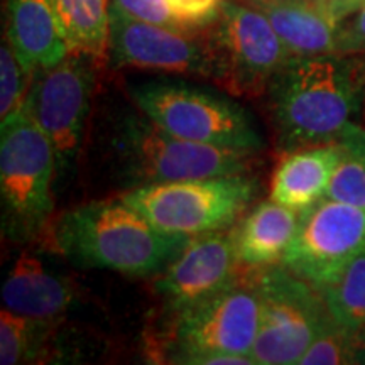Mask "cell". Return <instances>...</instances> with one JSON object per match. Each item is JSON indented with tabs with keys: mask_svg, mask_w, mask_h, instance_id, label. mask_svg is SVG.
Instances as JSON below:
<instances>
[{
	"mask_svg": "<svg viewBox=\"0 0 365 365\" xmlns=\"http://www.w3.org/2000/svg\"><path fill=\"white\" fill-rule=\"evenodd\" d=\"M267 93L274 125L287 150L336 143L364 108L365 54L291 58Z\"/></svg>",
	"mask_w": 365,
	"mask_h": 365,
	"instance_id": "1",
	"label": "cell"
},
{
	"mask_svg": "<svg viewBox=\"0 0 365 365\" xmlns=\"http://www.w3.org/2000/svg\"><path fill=\"white\" fill-rule=\"evenodd\" d=\"M191 239L161 232L124 200L80 205L59 217L54 244L85 269L158 276Z\"/></svg>",
	"mask_w": 365,
	"mask_h": 365,
	"instance_id": "2",
	"label": "cell"
},
{
	"mask_svg": "<svg viewBox=\"0 0 365 365\" xmlns=\"http://www.w3.org/2000/svg\"><path fill=\"white\" fill-rule=\"evenodd\" d=\"M56 158L48 135L24 108L0 124L2 234L24 244L44 230L54 208Z\"/></svg>",
	"mask_w": 365,
	"mask_h": 365,
	"instance_id": "3",
	"label": "cell"
},
{
	"mask_svg": "<svg viewBox=\"0 0 365 365\" xmlns=\"http://www.w3.org/2000/svg\"><path fill=\"white\" fill-rule=\"evenodd\" d=\"M112 145L122 170L135 186L249 173L255 154L181 139L140 110L122 117Z\"/></svg>",
	"mask_w": 365,
	"mask_h": 365,
	"instance_id": "4",
	"label": "cell"
},
{
	"mask_svg": "<svg viewBox=\"0 0 365 365\" xmlns=\"http://www.w3.org/2000/svg\"><path fill=\"white\" fill-rule=\"evenodd\" d=\"M247 173L135 186L120 198L161 232L193 237L230 228L257 196Z\"/></svg>",
	"mask_w": 365,
	"mask_h": 365,
	"instance_id": "5",
	"label": "cell"
},
{
	"mask_svg": "<svg viewBox=\"0 0 365 365\" xmlns=\"http://www.w3.org/2000/svg\"><path fill=\"white\" fill-rule=\"evenodd\" d=\"M210 75L235 97L266 93L291 53L262 12L240 0H225L217 21L205 27Z\"/></svg>",
	"mask_w": 365,
	"mask_h": 365,
	"instance_id": "6",
	"label": "cell"
},
{
	"mask_svg": "<svg viewBox=\"0 0 365 365\" xmlns=\"http://www.w3.org/2000/svg\"><path fill=\"white\" fill-rule=\"evenodd\" d=\"M259 327L252 349L257 365L299 364L331 313L317 287L282 264L254 269Z\"/></svg>",
	"mask_w": 365,
	"mask_h": 365,
	"instance_id": "7",
	"label": "cell"
},
{
	"mask_svg": "<svg viewBox=\"0 0 365 365\" xmlns=\"http://www.w3.org/2000/svg\"><path fill=\"white\" fill-rule=\"evenodd\" d=\"M259 327L254 269L200 303L175 313L170 333L171 362L202 365L218 354L250 355Z\"/></svg>",
	"mask_w": 365,
	"mask_h": 365,
	"instance_id": "8",
	"label": "cell"
},
{
	"mask_svg": "<svg viewBox=\"0 0 365 365\" xmlns=\"http://www.w3.org/2000/svg\"><path fill=\"white\" fill-rule=\"evenodd\" d=\"M137 110L170 134L215 148L257 153L262 137L247 112L225 98L180 83L132 86Z\"/></svg>",
	"mask_w": 365,
	"mask_h": 365,
	"instance_id": "9",
	"label": "cell"
},
{
	"mask_svg": "<svg viewBox=\"0 0 365 365\" xmlns=\"http://www.w3.org/2000/svg\"><path fill=\"white\" fill-rule=\"evenodd\" d=\"M100 59L71 51L58 65L33 75L22 108L48 135L56 158V182L78 161Z\"/></svg>",
	"mask_w": 365,
	"mask_h": 365,
	"instance_id": "10",
	"label": "cell"
},
{
	"mask_svg": "<svg viewBox=\"0 0 365 365\" xmlns=\"http://www.w3.org/2000/svg\"><path fill=\"white\" fill-rule=\"evenodd\" d=\"M365 250V208L323 198L299 215L282 266L319 291Z\"/></svg>",
	"mask_w": 365,
	"mask_h": 365,
	"instance_id": "11",
	"label": "cell"
},
{
	"mask_svg": "<svg viewBox=\"0 0 365 365\" xmlns=\"http://www.w3.org/2000/svg\"><path fill=\"white\" fill-rule=\"evenodd\" d=\"M108 59L117 68L210 75V49L203 29H176L125 14L110 0Z\"/></svg>",
	"mask_w": 365,
	"mask_h": 365,
	"instance_id": "12",
	"label": "cell"
},
{
	"mask_svg": "<svg viewBox=\"0 0 365 365\" xmlns=\"http://www.w3.org/2000/svg\"><path fill=\"white\" fill-rule=\"evenodd\" d=\"M234 227L193 237L163 272L154 289L171 313L218 293L239 276Z\"/></svg>",
	"mask_w": 365,
	"mask_h": 365,
	"instance_id": "13",
	"label": "cell"
},
{
	"mask_svg": "<svg viewBox=\"0 0 365 365\" xmlns=\"http://www.w3.org/2000/svg\"><path fill=\"white\" fill-rule=\"evenodd\" d=\"M4 308L22 317L54 323L66 314L75 287L44 266L38 255L22 252L9 269L2 284Z\"/></svg>",
	"mask_w": 365,
	"mask_h": 365,
	"instance_id": "14",
	"label": "cell"
},
{
	"mask_svg": "<svg viewBox=\"0 0 365 365\" xmlns=\"http://www.w3.org/2000/svg\"><path fill=\"white\" fill-rule=\"evenodd\" d=\"M262 12L293 58L336 53L340 21L314 0H240Z\"/></svg>",
	"mask_w": 365,
	"mask_h": 365,
	"instance_id": "15",
	"label": "cell"
},
{
	"mask_svg": "<svg viewBox=\"0 0 365 365\" xmlns=\"http://www.w3.org/2000/svg\"><path fill=\"white\" fill-rule=\"evenodd\" d=\"M6 36L29 73L63 61L73 49L53 0H7Z\"/></svg>",
	"mask_w": 365,
	"mask_h": 365,
	"instance_id": "16",
	"label": "cell"
},
{
	"mask_svg": "<svg viewBox=\"0 0 365 365\" xmlns=\"http://www.w3.org/2000/svg\"><path fill=\"white\" fill-rule=\"evenodd\" d=\"M341 158V145L322 144L289 150L271 180L269 198L294 212H304L327 196Z\"/></svg>",
	"mask_w": 365,
	"mask_h": 365,
	"instance_id": "17",
	"label": "cell"
},
{
	"mask_svg": "<svg viewBox=\"0 0 365 365\" xmlns=\"http://www.w3.org/2000/svg\"><path fill=\"white\" fill-rule=\"evenodd\" d=\"M299 215L271 198L250 210L234 227L240 267L261 269L281 264L298 232Z\"/></svg>",
	"mask_w": 365,
	"mask_h": 365,
	"instance_id": "18",
	"label": "cell"
},
{
	"mask_svg": "<svg viewBox=\"0 0 365 365\" xmlns=\"http://www.w3.org/2000/svg\"><path fill=\"white\" fill-rule=\"evenodd\" d=\"M53 6L73 51L100 61L108 56L110 0H53Z\"/></svg>",
	"mask_w": 365,
	"mask_h": 365,
	"instance_id": "19",
	"label": "cell"
},
{
	"mask_svg": "<svg viewBox=\"0 0 365 365\" xmlns=\"http://www.w3.org/2000/svg\"><path fill=\"white\" fill-rule=\"evenodd\" d=\"M328 312L341 325L364 330L365 327V250L350 261L319 289Z\"/></svg>",
	"mask_w": 365,
	"mask_h": 365,
	"instance_id": "20",
	"label": "cell"
},
{
	"mask_svg": "<svg viewBox=\"0 0 365 365\" xmlns=\"http://www.w3.org/2000/svg\"><path fill=\"white\" fill-rule=\"evenodd\" d=\"M341 158L325 198L365 208V127L352 124L339 137Z\"/></svg>",
	"mask_w": 365,
	"mask_h": 365,
	"instance_id": "21",
	"label": "cell"
},
{
	"mask_svg": "<svg viewBox=\"0 0 365 365\" xmlns=\"http://www.w3.org/2000/svg\"><path fill=\"white\" fill-rule=\"evenodd\" d=\"M53 323L22 317L2 308L0 312V364L33 362L43 350Z\"/></svg>",
	"mask_w": 365,
	"mask_h": 365,
	"instance_id": "22",
	"label": "cell"
},
{
	"mask_svg": "<svg viewBox=\"0 0 365 365\" xmlns=\"http://www.w3.org/2000/svg\"><path fill=\"white\" fill-rule=\"evenodd\" d=\"M364 330H354L335 318L314 336L298 365H350L362 364Z\"/></svg>",
	"mask_w": 365,
	"mask_h": 365,
	"instance_id": "23",
	"label": "cell"
},
{
	"mask_svg": "<svg viewBox=\"0 0 365 365\" xmlns=\"http://www.w3.org/2000/svg\"><path fill=\"white\" fill-rule=\"evenodd\" d=\"M33 73L26 70L7 36L0 46V118L19 110L29 90Z\"/></svg>",
	"mask_w": 365,
	"mask_h": 365,
	"instance_id": "24",
	"label": "cell"
},
{
	"mask_svg": "<svg viewBox=\"0 0 365 365\" xmlns=\"http://www.w3.org/2000/svg\"><path fill=\"white\" fill-rule=\"evenodd\" d=\"M112 4L135 19L176 27V29H186L176 17V14L173 12L168 0H112Z\"/></svg>",
	"mask_w": 365,
	"mask_h": 365,
	"instance_id": "25",
	"label": "cell"
},
{
	"mask_svg": "<svg viewBox=\"0 0 365 365\" xmlns=\"http://www.w3.org/2000/svg\"><path fill=\"white\" fill-rule=\"evenodd\" d=\"M225 0H168L186 29H203L217 21Z\"/></svg>",
	"mask_w": 365,
	"mask_h": 365,
	"instance_id": "26",
	"label": "cell"
},
{
	"mask_svg": "<svg viewBox=\"0 0 365 365\" xmlns=\"http://www.w3.org/2000/svg\"><path fill=\"white\" fill-rule=\"evenodd\" d=\"M336 53L365 54V6L340 22Z\"/></svg>",
	"mask_w": 365,
	"mask_h": 365,
	"instance_id": "27",
	"label": "cell"
},
{
	"mask_svg": "<svg viewBox=\"0 0 365 365\" xmlns=\"http://www.w3.org/2000/svg\"><path fill=\"white\" fill-rule=\"evenodd\" d=\"M365 6V0H330L328 7L340 22Z\"/></svg>",
	"mask_w": 365,
	"mask_h": 365,
	"instance_id": "28",
	"label": "cell"
},
{
	"mask_svg": "<svg viewBox=\"0 0 365 365\" xmlns=\"http://www.w3.org/2000/svg\"><path fill=\"white\" fill-rule=\"evenodd\" d=\"M362 364H365V327H364V354H362Z\"/></svg>",
	"mask_w": 365,
	"mask_h": 365,
	"instance_id": "29",
	"label": "cell"
},
{
	"mask_svg": "<svg viewBox=\"0 0 365 365\" xmlns=\"http://www.w3.org/2000/svg\"><path fill=\"white\" fill-rule=\"evenodd\" d=\"M314 2H318V4H325V6H328V2H330V0H314Z\"/></svg>",
	"mask_w": 365,
	"mask_h": 365,
	"instance_id": "30",
	"label": "cell"
},
{
	"mask_svg": "<svg viewBox=\"0 0 365 365\" xmlns=\"http://www.w3.org/2000/svg\"><path fill=\"white\" fill-rule=\"evenodd\" d=\"M362 115H364V124H365V100H364V108H362Z\"/></svg>",
	"mask_w": 365,
	"mask_h": 365,
	"instance_id": "31",
	"label": "cell"
}]
</instances>
